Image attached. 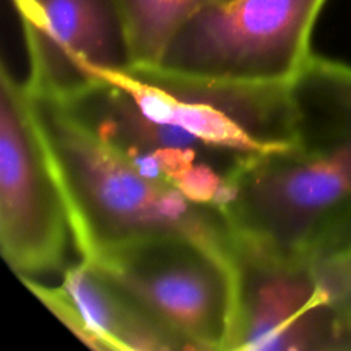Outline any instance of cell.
Masks as SVG:
<instances>
[{"label": "cell", "instance_id": "1", "mask_svg": "<svg viewBox=\"0 0 351 351\" xmlns=\"http://www.w3.org/2000/svg\"><path fill=\"white\" fill-rule=\"evenodd\" d=\"M290 86L130 65L57 101L141 173L221 211L245 168L291 146Z\"/></svg>", "mask_w": 351, "mask_h": 351}, {"label": "cell", "instance_id": "2", "mask_svg": "<svg viewBox=\"0 0 351 351\" xmlns=\"http://www.w3.org/2000/svg\"><path fill=\"white\" fill-rule=\"evenodd\" d=\"M290 96L291 146L245 168L221 209L240 247L285 261L351 206V65L314 55Z\"/></svg>", "mask_w": 351, "mask_h": 351}, {"label": "cell", "instance_id": "3", "mask_svg": "<svg viewBox=\"0 0 351 351\" xmlns=\"http://www.w3.org/2000/svg\"><path fill=\"white\" fill-rule=\"evenodd\" d=\"M29 96L81 259L125 240L167 232L187 233L237 259V239L219 209L195 204L175 187L141 173L57 99L31 91Z\"/></svg>", "mask_w": 351, "mask_h": 351}, {"label": "cell", "instance_id": "4", "mask_svg": "<svg viewBox=\"0 0 351 351\" xmlns=\"http://www.w3.org/2000/svg\"><path fill=\"white\" fill-rule=\"evenodd\" d=\"M192 351H232L239 311L237 259L167 232L137 237L93 259Z\"/></svg>", "mask_w": 351, "mask_h": 351}, {"label": "cell", "instance_id": "5", "mask_svg": "<svg viewBox=\"0 0 351 351\" xmlns=\"http://www.w3.org/2000/svg\"><path fill=\"white\" fill-rule=\"evenodd\" d=\"M328 0H218L171 36L156 67L192 77L291 84L314 57L312 31Z\"/></svg>", "mask_w": 351, "mask_h": 351}, {"label": "cell", "instance_id": "6", "mask_svg": "<svg viewBox=\"0 0 351 351\" xmlns=\"http://www.w3.org/2000/svg\"><path fill=\"white\" fill-rule=\"evenodd\" d=\"M74 243L71 213L31 96L7 65L0 72V250L19 280L64 269ZM65 271V269H64Z\"/></svg>", "mask_w": 351, "mask_h": 351}, {"label": "cell", "instance_id": "7", "mask_svg": "<svg viewBox=\"0 0 351 351\" xmlns=\"http://www.w3.org/2000/svg\"><path fill=\"white\" fill-rule=\"evenodd\" d=\"M237 269L232 351H351L348 326L307 261L274 259L239 245Z\"/></svg>", "mask_w": 351, "mask_h": 351}, {"label": "cell", "instance_id": "8", "mask_svg": "<svg viewBox=\"0 0 351 351\" xmlns=\"http://www.w3.org/2000/svg\"><path fill=\"white\" fill-rule=\"evenodd\" d=\"M29 60L26 86L65 99L103 72L130 67L117 0H12Z\"/></svg>", "mask_w": 351, "mask_h": 351}, {"label": "cell", "instance_id": "9", "mask_svg": "<svg viewBox=\"0 0 351 351\" xmlns=\"http://www.w3.org/2000/svg\"><path fill=\"white\" fill-rule=\"evenodd\" d=\"M60 285L77 308L89 348L191 351L177 332L91 261L81 259L67 267Z\"/></svg>", "mask_w": 351, "mask_h": 351}, {"label": "cell", "instance_id": "10", "mask_svg": "<svg viewBox=\"0 0 351 351\" xmlns=\"http://www.w3.org/2000/svg\"><path fill=\"white\" fill-rule=\"evenodd\" d=\"M215 2L218 0H117L132 65H156L178 27Z\"/></svg>", "mask_w": 351, "mask_h": 351}, {"label": "cell", "instance_id": "11", "mask_svg": "<svg viewBox=\"0 0 351 351\" xmlns=\"http://www.w3.org/2000/svg\"><path fill=\"white\" fill-rule=\"evenodd\" d=\"M304 259L314 271L329 304L351 321V206L329 219L308 243Z\"/></svg>", "mask_w": 351, "mask_h": 351}, {"label": "cell", "instance_id": "12", "mask_svg": "<svg viewBox=\"0 0 351 351\" xmlns=\"http://www.w3.org/2000/svg\"><path fill=\"white\" fill-rule=\"evenodd\" d=\"M350 345H351V321H350Z\"/></svg>", "mask_w": 351, "mask_h": 351}]
</instances>
